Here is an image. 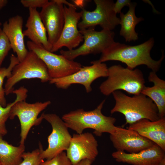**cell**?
Instances as JSON below:
<instances>
[{
	"instance_id": "obj_24",
	"label": "cell",
	"mask_w": 165,
	"mask_h": 165,
	"mask_svg": "<svg viewBox=\"0 0 165 165\" xmlns=\"http://www.w3.org/2000/svg\"><path fill=\"white\" fill-rule=\"evenodd\" d=\"M19 62L17 57L12 54L10 57V62L9 66L7 68L0 67V104L3 107H6L7 105L5 96V89L3 87L4 79L10 76L13 68Z\"/></svg>"
},
{
	"instance_id": "obj_14",
	"label": "cell",
	"mask_w": 165,
	"mask_h": 165,
	"mask_svg": "<svg viewBox=\"0 0 165 165\" xmlns=\"http://www.w3.org/2000/svg\"><path fill=\"white\" fill-rule=\"evenodd\" d=\"M97 141L89 132L74 134L66 150L67 157L72 164L88 159L94 161L98 154Z\"/></svg>"
},
{
	"instance_id": "obj_26",
	"label": "cell",
	"mask_w": 165,
	"mask_h": 165,
	"mask_svg": "<svg viewBox=\"0 0 165 165\" xmlns=\"http://www.w3.org/2000/svg\"><path fill=\"white\" fill-rule=\"evenodd\" d=\"M0 22V67L5 57L12 49L9 40L2 28Z\"/></svg>"
},
{
	"instance_id": "obj_3",
	"label": "cell",
	"mask_w": 165,
	"mask_h": 165,
	"mask_svg": "<svg viewBox=\"0 0 165 165\" xmlns=\"http://www.w3.org/2000/svg\"><path fill=\"white\" fill-rule=\"evenodd\" d=\"M105 101L103 100L93 110L78 109L64 115L62 119L68 128L78 134L82 133L86 128L94 130V134L99 137L104 133L111 134L115 130L114 124L116 120L114 117L106 116L102 113L101 110Z\"/></svg>"
},
{
	"instance_id": "obj_20",
	"label": "cell",
	"mask_w": 165,
	"mask_h": 165,
	"mask_svg": "<svg viewBox=\"0 0 165 165\" xmlns=\"http://www.w3.org/2000/svg\"><path fill=\"white\" fill-rule=\"evenodd\" d=\"M148 80L152 82V87L145 86L141 93L151 99L156 105L160 118L165 116V81L159 78L156 72L152 71L148 76Z\"/></svg>"
},
{
	"instance_id": "obj_12",
	"label": "cell",
	"mask_w": 165,
	"mask_h": 165,
	"mask_svg": "<svg viewBox=\"0 0 165 165\" xmlns=\"http://www.w3.org/2000/svg\"><path fill=\"white\" fill-rule=\"evenodd\" d=\"M64 22L60 36L52 46L51 52L53 53L63 47L71 50L77 47L83 40V37L78 30V24L81 18L82 12L77 11L76 6L72 4L64 6Z\"/></svg>"
},
{
	"instance_id": "obj_11",
	"label": "cell",
	"mask_w": 165,
	"mask_h": 165,
	"mask_svg": "<svg viewBox=\"0 0 165 165\" xmlns=\"http://www.w3.org/2000/svg\"><path fill=\"white\" fill-rule=\"evenodd\" d=\"M43 119L51 125L52 130L48 137V147L42 149L40 156L42 160L50 159L68 148L72 136L65 123L55 114H42Z\"/></svg>"
},
{
	"instance_id": "obj_16",
	"label": "cell",
	"mask_w": 165,
	"mask_h": 165,
	"mask_svg": "<svg viewBox=\"0 0 165 165\" xmlns=\"http://www.w3.org/2000/svg\"><path fill=\"white\" fill-rule=\"evenodd\" d=\"M165 151L155 144L137 153H128L117 151L112 154V156L117 162L132 165H158L165 156Z\"/></svg>"
},
{
	"instance_id": "obj_4",
	"label": "cell",
	"mask_w": 165,
	"mask_h": 165,
	"mask_svg": "<svg viewBox=\"0 0 165 165\" xmlns=\"http://www.w3.org/2000/svg\"><path fill=\"white\" fill-rule=\"evenodd\" d=\"M107 79L100 85L101 92L109 96L119 90L129 94L138 95L145 86V79L142 71L138 69H131L120 64L113 65L108 68Z\"/></svg>"
},
{
	"instance_id": "obj_31",
	"label": "cell",
	"mask_w": 165,
	"mask_h": 165,
	"mask_svg": "<svg viewBox=\"0 0 165 165\" xmlns=\"http://www.w3.org/2000/svg\"><path fill=\"white\" fill-rule=\"evenodd\" d=\"M76 6H79L81 8H83V6L84 1L83 0H75L73 1Z\"/></svg>"
},
{
	"instance_id": "obj_23",
	"label": "cell",
	"mask_w": 165,
	"mask_h": 165,
	"mask_svg": "<svg viewBox=\"0 0 165 165\" xmlns=\"http://www.w3.org/2000/svg\"><path fill=\"white\" fill-rule=\"evenodd\" d=\"M28 90L24 86H21L14 90L13 93L16 95V98L12 103L7 104L5 107H3L0 104V134L6 135L7 130L6 126V123L9 118L10 112L12 107L17 102L25 101L27 97Z\"/></svg>"
},
{
	"instance_id": "obj_29",
	"label": "cell",
	"mask_w": 165,
	"mask_h": 165,
	"mask_svg": "<svg viewBox=\"0 0 165 165\" xmlns=\"http://www.w3.org/2000/svg\"><path fill=\"white\" fill-rule=\"evenodd\" d=\"M131 2L130 0H117L114 3V10L115 13H120L121 10L125 6H129Z\"/></svg>"
},
{
	"instance_id": "obj_5",
	"label": "cell",
	"mask_w": 165,
	"mask_h": 165,
	"mask_svg": "<svg viewBox=\"0 0 165 165\" xmlns=\"http://www.w3.org/2000/svg\"><path fill=\"white\" fill-rule=\"evenodd\" d=\"M37 78L43 83L49 81L47 67L44 62L31 51H28L25 59L13 68L10 76L5 85V94L12 93L15 85L24 79Z\"/></svg>"
},
{
	"instance_id": "obj_15",
	"label": "cell",
	"mask_w": 165,
	"mask_h": 165,
	"mask_svg": "<svg viewBox=\"0 0 165 165\" xmlns=\"http://www.w3.org/2000/svg\"><path fill=\"white\" fill-rule=\"evenodd\" d=\"M110 138L117 151L130 153L138 152L155 144L134 130L116 126Z\"/></svg>"
},
{
	"instance_id": "obj_19",
	"label": "cell",
	"mask_w": 165,
	"mask_h": 165,
	"mask_svg": "<svg viewBox=\"0 0 165 165\" xmlns=\"http://www.w3.org/2000/svg\"><path fill=\"white\" fill-rule=\"evenodd\" d=\"M29 16L25 24L26 29L23 31L26 36L34 43L43 46L50 51L52 46L48 40L46 31L36 9L29 8Z\"/></svg>"
},
{
	"instance_id": "obj_28",
	"label": "cell",
	"mask_w": 165,
	"mask_h": 165,
	"mask_svg": "<svg viewBox=\"0 0 165 165\" xmlns=\"http://www.w3.org/2000/svg\"><path fill=\"white\" fill-rule=\"evenodd\" d=\"M49 1L48 0H21L20 2L25 7L36 9L42 8Z\"/></svg>"
},
{
	"instance_id": "obj_7",
	"label": "cell",
	"mask_w": 165,
	"mask_h": 165,
	"mask_svg": "<svg viewBox=\"0 0 165 165\" xmlns=\"http://www.w3.org/2000/svg\"><path fill=\"white\" fill-rule=\"evenodd\" d=\"M96 8L93 11L82 9L81 20L78 25L79 30L99 25L102 29L112 31L119 24L120 19L114 10L112 0H94Z\"/></svg>"
},
{
	"instance_id": "obj_18",
	"label": "cell",
	"mask_w": 165,
	"mask_h": 165,
	"mask_svg": "<svg viewBox=\"0 0 165 165\" xmlns=\"http://www.w3.org/2000/svg\"><path fill=\"white\" fill-rule=\"evenodd\" d=\"M127 129L134 130L165 151V118L152 121L142 119L130 124Z\"/></svg>"
},
{
	"instance_id": "obj_22",
	"label": "cell",
	"mask_w": 165,
	"mask_h": 165,
	"mask_svg": "<svg viewBox=\"0 0 165 165\" xmlns=\"http://www.w3.org/2000/svg\"><path fill=\"white\" fill-rule=\"evenodd\" d=\"M2 136L0 134V163L1 165H18L23 161L24 145L13 146L3 140Z\"/></svg>"
},
{
	"instance_id": "obj_33",
	"label": "cell",
	"mask_w": 165,
	"mask_h": 165,
	"mask_svg": "<svg viewBox=\"0 0 165 165\" xmlns=\"http://www.w3.org/2000/svg\"><path fill=\"white\" fill-rule=\"evenodd\" d=\"M158 165H165V156L161 160Z\"/></svg>"
},
{
	"instance_id": "obj_1",
	"label": "cell",
	"mask_w": 165,
	"mask_h": 165,
	"mask_svg": "<svg viewBox=\"0 0 165 165\" xmlns=\"http://www.w3.org/2000/svg\"><path fill=\"white\" fill-rule=\"evenodd\" d=\"M154 42L153 38L135 46L114 42L101 53L98 60L101 63L110 61H118L125 64L127 68L131 69L139 65H145L152 71L156 72L159 70L165 56L163 50L161 57L159 60L156 61L152 58L150 51Z\"/></svg>"
},
{
	"instance_id": "obj_32",
	"label": "cell",
	"mask_w": 165,
	"mask_h": 165,
	"mask_svg": "<svg viewBox=\"0 0 165 165\" xmlns=\"http://www.w3.org/2000/svg\"><path fill=\"white\" fill-rule=\"evenodd\" d=\"M8 2V1L7 0H0V9L5 6Z\"/></svg>"
},
{
	"instance_id": "obj_34",
	"label": "cell",
	"mask_w": 165,
	"mask_h": 165,
	"mask_svg": "<svg viewBox=\"0 0 165 165\" xmlns=\"http://www.w3.org/2000/svg\"><path fill=\"white\" fill-rule=\"evenodd\" d=\"M0 165H1L0 163Z\"/></svg>"
},
{
	"instance_id": "obj_6",
	"label": "cell",
	"mask_w": 165,
	"mask_h": 165,
	"mask_svg": "<svg viewBox=\"0 0 165 165\" xmlns=\"http://www.w3.org/2000/svg\"><path fill=\"white\" fill-rule=\"evenodd\" d=\"M79 31L83 37V44L75 49L60 51L61 55L70 60L73 61L81 56L101 53L115 42V34L113 31L102 29L97 31L95 30V28L82 29Z\"/></svg>"
},
{
	"instance_id": "obj_25",
	"label": "cell",
	"mask_w": 165,
	"mask_h": 165,
	"mask_svg": "<svg viewBox=\"0 0 165 165\" xmlns=\"http://www.w3.org/2000/svg\"><path fill=\"white\" fill-rule=\"evenodd\" d=\"M38 148L36 149L31 152H24L22 155L23 160L18 165H39L43 161L41 157L40 154L43 149L41 144Z\"/></svg>"
},
{
	"instance_id": "obj_10",
	"label": "cell",
	"mask_w": 165,
	"mask_h": 165,
	"mask_svg": "<svg viewBox=\"0 0 165 165\" xmlns=\"http://www.w3.org/2000/svg\"><path fill=\"white\" fill-rule=\"evenodd\" d=\"M51 102H37L29 103L25 101H18L11 107L9 118L13 119L15 116L18 118L20 124L21 132L20 144L24 145L29 132L34 126L39 125L43 119L42 114L38 118V115L50 105Z\"/></svg>"
},
{
	"instance_id": "obj_27",
	"label": "cell",
	"mask_w": 165,
	"mask_h": 165,
	"mask_svg": "<svg viewBox=\"0 0 165 165\" xmlns=\"http://www.w3.org/2000/svg\"><path fill=\"white\" fill-rule=\"evenodd\" d=\"M72 163L64 152L58 154L52 158L42 161L39 165H72Z\"/></svg>"
},
{
	"instance_id": "obj_13",
	"label": "cell",
	"mask_w": 165,
	"mask_h": 165,
	"mask_svg": "<svg viewBox=\"0 0 165 165\" xmlns=\"http://www.w3.org/2000/svg\"><path fill=\"white\" fill-rule=\"evenodd\" d=\"M39 14L52 46L59 39L64 22V4L61 0H52L42 8Z\"/></svg>"
},
{
	"instance_id": "obj_21",
	"label": "cell",
	"mask_w": 165,
	"mask_h": 165,
	"mask_svg": "<svg viewBox=\"0 0 165 165\" xmlns=\"http://www.w3.org/2000/svg\"><path fill=\"white\" fill-rule=\"evenodd\" d=\"M137 5L136 3L131 2L128 6L127 12L125 14L122 12L120 13L119 24L121 28L119 34L124 38L126 42L135 41L138 39V34L135 31V27L144 20L143 18L137 17L135 15Z\"/></svg>"
},
{
	"instance_id": "obj_8",
	"label": "cell",
	"mask_w": 165,
	"mask_h": 165,
	"mask_svg": "<svg viewBox=\"0 0 165 165\" xmlns=\"http://www.w3.org/2000/svg\"><path fill=\"white\" fill-rule=\"evenodd\" d=\"M27 46L29 51L34 52L45 63L50 79L69 75L82 67L80 63L69 60L61 54H55L30 41H27Z\"/></svg>"
},
{
	"instance_id": "obj_30",
	"label": "cell",
	"mask_w": 165,
	"mask_h": 165,
	"mask_svg": "<svg viewBox=\"0 0 165 165\" xmlns=\"http://www.w3.org/2000/svg\"><path fill=\"white\" fill-rule=\"evenodd\" d=\"M93 162V161L91 160L85 159L82 160L76 164H72V165H91Z\"/></svg>"
},
{
	"instance_id": "obj_9",
	"label": "cell",
	"mask_w": 165,
	"mask_h": 165,
	"mask_svg": "<svg viewBox=\"0 0 165 165\" xmlns=\"http://www.w3.org/2000/svg\"><path fill=\"white\" fill-rule=\"evenodd\" d=\"M89 66L82 67L77 72L63 77L51 79L50 83L54 84L58 88L67 89L72 84H78L84 86L86 92L92 90L91 85L97 79L108 76V68L106 64L98 60L92 61Z\"/></svg>"
},
{
	"instance_id": "obj_17",
	"label": "cell",
	"mask_w": 165,
	"mask_h": 165,
	"mask_svg": "<svg viewBox=\"0 0 165 165\" xmlns=\"http://www.w3.org/2000/svg\"><path fill=\"white\" fill-rule=\"evenodd\" d=\"M23 21L21 16L17 15L5 21L2 28L9 40L12 49L16 54L19 62L23 61L28 52L24 42L22 30Z\"/></svg>"
},
{
	"instance_id": "obj_2",
	"label": "cell",
	"mask_w": 165,
	"mask_h": 165,
	"mask_svg": "<svg viewBox=\"0 0 165 165\" xmlns=\"http://www.w3.org/2000/svg\"><path fill=\"white\" fill-rule=\"evenodd\" d=\"M112 94L116 103L110 113L119 112L123 114L125 124H132L142 119L154 121L160 119L156 105L145 95L140 93L130 97L119 90Z\"/></svg>"
}]
</instances>
